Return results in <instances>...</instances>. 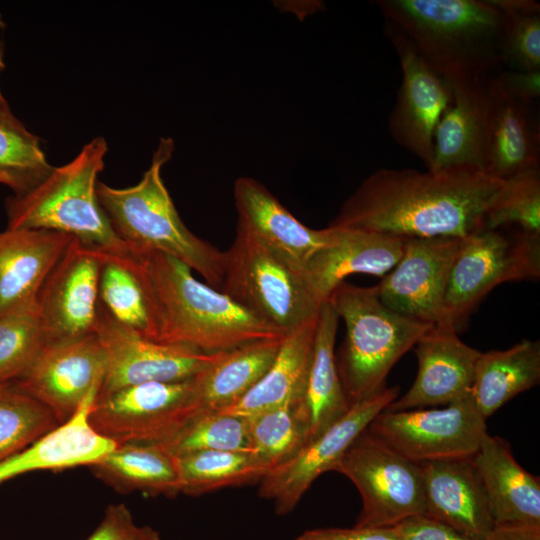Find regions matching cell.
I'll return each mask as SVG.
<instances>
[{"mask_svg": "<svg viewBox=\"0 0 540 540\" xmlns=\"http://www.w3.org/2000/svg\"><path fill=\"white\" fill-rule=\"evenodd\" d=\"M505 181L467 167L382 168L343 203L330 227L399 238H466L484 229Z\"/></svg>", "mask_w": 540, "mask_h": 540, "instance_id": "cell-1", "label": "cell"}, {"mask_svg": "<svg viewBox=\"0 0 540 540\" xmlns=\"http://www.w3.org/2000/svg\"><path fill=\"white\" fill-rule=\"evenodd\" d=\"M128 251L153 309L157 342L212 354L286 335L196 280L180 260L158 251Z\"/></svg>", "mask_w": 540, "mask_h": 540, "instance_id": "cell-2", "label": "cell"}, {"mask_svg": "<svg viewBox=\"0 0 540 540\" xmlns=\"http://www.w3.org/2000/svg\"><path fill=\"white\" fill-rule=\"evenodd\" d=\"M387 21L445 81L491 75L502 65L504 19L490 0H378Z\"/></svg>", "mask_w": 540, "mask_h": 540, "instance_id": "cell-3", "label": "cell"}, {"mask_svg": "<svg viewBox=\"0 0 540 540\" xmlns=\"http://www.w3.org/2000/svg\"><path fill=\"white\" fill-rule=\"evenodd\" d=\"M172 138H161L141 180L126 188L98 182L97 197L113 230L129 250L172 256L220 291L224 251L192 233L180 218L161 170L174 152Z\"/></svg>", "mask_w": 540, "mask_h": 540, "instance_id": "cell-4", "label": "cell"}, {"mask_svg": "<svg viewBox=\"0 0 540 540\" xmlns=\"http://www.w3.org/2000/svg\"><path fill=\"white\" fill-rule=\"evenodd\" d=\"M107 152L106 140L95 137L33 188L7 198V228L55 231L101 251L127 252L97 197Z\"/></svg>", "mask_w": 540, "mask_h": 540, "instance_id": "cell-5", "label": "cell"}, {"mask_svg": "<svg viewBox=\"0 0 540 540\" xmlns=\"http://www.w3.org/2000/svg\"><path fill=\"white\" fill-rule=\"evenodd\" d=\"M328 299L346 327L335 360L350 407L384 388L393 366L432 325L386 307L376 285L360 287L343 281Z\"/></svg>", "mask_w": 540, "mask_h": 540, "instance_id": "cell-6", "label": "cell"}, {"mask_svg": "<svg viewBox=\"0 0 540 540\" xmlns=\"http://www.w3.org/2000/svg\"><path fill=\"white\" fill-rule=\"evenodd\" d=\"M220 292L284 334L315 317L321 305L302 273L239 223L224 251Z\"/></svg>", "mask_w": 540, "mask_h": 540, "instance_id": "cell-7", "label": "cell"}, {"mask_svg": "<svg viewBox=\"0 0 540 540\" xmlns=\"http://www.w3.org/2000/svg\"><path fill=\"white\" fill-rule=\"evenodd\" d=\"M347 477L362 498L357 527H393L425 514L422 472L367 428L354 440L334 470Z\"/></svg>", "mask_w": 540, "mask_h": 540, "instance_id": "cell-8", "label": "cell"}, {"mask_svg": "<svg viewBox=\"0 0 540 540\" xmlns=\"http://www.w3.org/2000/svg\"><path fill=\"white\" fill-rule=\"evenodd\" d=\"M540 277V236L483 229L462 239L447 284L446 318L457 330L496 286Z\"/></svg>", "mask_w": 540, "mask_h": 540, "instance_id": "cell-9", "label": "cell"}, {"mask_svg": "<svg viewBox=\"0 0 540 540\" xmlns=\"http://www.w3.org/2000/svg\"><path fill=\"white\" fill-rule=\"evenodd\" d=\"M199 413L190 378L146 382L97 395L89 420L115 444H162Z\"/></svg>", "mask_w": 540, "mask_h": 540, "instance_id": "cell-10", "label": "cell"}, {"mask_svg": "<svg viewBox=\"0 0 540 540\" xmlns=\"http://www.w3.org/2000/svg\"><path fill=\"white\" fill-rule=\"evenodd\" d=\"M367 430L416 463L473 457L488 433L471 393L441 408L382 411Z\"/></svg>", "mask_w": 540, "mask_h": 540, "instance_id": "cell-11", "label": "cell"}, {"mask_svg": "<svg viewBox=\"0 0 540 540\" xmlns=\"http://www.w3.org/2000/svg\"><path fill=\"white\" fill-rule=\"evenodd\" d=\"M398 393V386H385L350 406L322 434L263 477L259 487L260 497L272 500L279 515L293 511L312 483L321 474L334 470L354 440L398 397Z\"/></svg>", "mask_w": 540, "mask_h": 540, "instance_id": "cell-12", "label": "cell"}, {"mask_svg": "<svg viewBox=\"0 0 540 540\" xmlns=\"http://www.w3.org/2000/svg\"><path fill=\"white\" fill-rule=\"evenodd\" d=\"M95 335L105 354V375L97 395L146 382L194 377L219 353L147 339L115 321L99 304Z\"/></svg>", "mask_w": 540, "mask_h": 540, "instance_id": "cell-13", "label": "cell"}, {"mask_svg": "<svg viewBox=\"0 0 540 540\" xmlns=\"http://www.w3.org/2000/svg\"><path fill=\"white\" fill-rule=\"evenodd\" d=\"M383 31L402 71L401 85L389 116V132L399 146L420 159L428 170L437 126L452 101L451 89L394 25L384 21Z\"/></svg>", "mask_w": 540, "mask_h": 540, "instance_id": "cell-14", "label": "cell"}, {"mask_svg": "<svg viewBox=\"0 0 540 540\" xmlns=\"http://www.w3.org/2000/svg\"><path fill=\"white\" fill-rule=\"evenodd\" d=\"M102 251L71 241L36 301L47 345L94 334L99 308Z\"/></svg>", "mask_w": 540, "mask_h": 540, "instance_id": "cell-15", "label": "cell"}, {"mask_svg": "<svg viewBox=\"0 0 540 540\" xmlns=\"http://www.w3.org/2000/svg\"><path fill=\"white\" fill-rule=\"evenodd\" d=\"M463 238H407L398 263L376 285L381 302L406 317L431 325L450 322L444 300ZM452 323V322H451Z\"/></svg>", "mask_w": 540, "mask_h": 540, "instance_id": "cell-16", "label": "cell"}, {"mask_svg": "<svg viewBox=\"0 0 540 540\" xmlns=\"http://www.w3.org/2000/svg\"><path fill=\"white\" fill-rule=\"evenodd\" d=\"M105 367V354L94 333L45 346L25 373L13 382L51 410L61 424L89 394L99 391Z\"/></svg>", "mask_w": 540, "mask_h": 540, "instance_id": "cell-17", "label": "cell"}, {"mask_svg": "<svg viewBox=\"0 0 540 540\" xmlns=\"http://www.w3.org/2000/svg\"><path fill=\"white\" fill-rule=\"evenodd\" d=\"M491 75L446 81L452 101L437 126L432 163L428 170L467 167L484 172L490 132L499 102Z\"/></svg>", "mask_w": 540, "mask_h": 540, "instance_id": "cell-18", "label": "cell"}, {"mask_svg": "<svg viewBox=\"0 0 540 540\" xmlns=\"http://www.w3.org/2000/svg\"><path fill=\"white\" fill-rule=\"evenodd\" d=\"M418 373L413 385L384 411L445 406L469 395L480 351L465 344L451 322L432 325L414 345Z\"/></svg>", "mask_w": 540, "mask_h": 540, "instance_id": "cell-19", "label": "cell"}, {"mask_svg": "<svg viewBox=\"0 0 540 540\" xmlns=\"http://www.w3.org/2000/svg\"><path fill=\"white\" fill-rule=\"evenodd\" d=\"M419 465L424 515L471 540H485L495 522L472 457L426 461Z\"/></svg>", "mask_w": 540, "mask_h": 540, "instance_id": "cell-20", "label": "cell"}, {"mask_svg": "<svg viewBox=\"0 0 540 540\" xmlns=\"http://www.w3.org/2000/svg\"><path fill=\"white\" fill-rule=\"evenodd\" d=\"M234 200L237 223L301 273L312 255L334 238L335 228L317 230L305 226L253 178L235 181Z\"/></svg>", "mask_w": 540, "mask_h": 540, "instance_id": "cell-21", "label": "cell"}, {"mask_svg": "<svg viewBox=\"0 0 540 540\" xmlns=\"http://www.w3.org/2000/svg\"><path fill=\"white\" fill-rule=\"evenodd\" d=\"M404 241L374 232L335 228L334 238L312 255L302 275L312 294L322 303L350 274L383 278L400 260Z\"/></svg>", "mask_w": 540, "mask_h": 540, "instance_id": "cell-22", "label": "cell"}, {"mask_svg": "<svg viewBox=\"0 0 540 540\" xmlns=\"http://www.w3.org/2000/svg\"><path fill=\"white\" fill-rule=\"evenodd\" d=\"M495 526L540 528V480L515 459L509 443L488 433L472 457Z\"/></svg>", "mask_w": 540, "mask_h": 540, "instance_id": "cell-23", "label": "cell"}, {"mask_svg": "<svg viewBox=\"0 0 540 540\" xmlns=\"http://www.w3.org/2000/svg\"><path fill=\"white\" fill-rule=\"evenodd\" d=\"M97 391L87 396L64 423L30 445L0 461V484L38 470H63L91 466L116 444L100 435L90 424L89 413Z\"/></svg>", "mask_w": 540, "mask_h": 540, "instance_id": "cell-24", "label": "cell"}, {"mask_svg": "<svg viewBox=\"0 0 540 540\" xmlns=\"http://www.w3.org/2000/svg\"><path fill=\"white\" fill-rule=\"evenodd\" d=\"M72 240L48 230L0 232V316L36 300Z\"/></svg>", "mask_w": 540, "mask_h": 540, "instance_id": "cell-25", "label": "cell"}, {"mask_svg": "<svg viewBox=\"0 0 540 540\" xmlns=\"http://www.w3.org/2000/svg\"><path fill=\"white\" fill-rule=\"evenodd\" d=\"M339 319L329 299L321 303L306 389L295 406L307 433V443L322 434L349 409L335 360Z\"/></svg>", "mask_w": 540, "mask_h": 540, "instance_id": "cell-26", "label": "cell"}, {"mask_svg": "<svg viewBox=\"0 0 540 540\" xmlns=\"http://www.w3.org/2000/svg\"><path fill=\"white\" fill-rule=\"evenodd\" d=\"M317 316L287 333L266 374L239 401L216 412L249 417L271 408L297 405L306 389Z\"/></svg>", "mask_w": 540, "mask_h": 540, "instance_id": "cell-27", "label": "cell"}, {"mask_svg": "<svg viewBox=\"0 0 540 540\" xmlns=\"http://www.w3.org/2000/svg\"><path fill=\"white\" fill-rule=\"evenodd\" d=\"M284 337L220 352L216 360L192 377L200 413L220 411L239 401L272 366Z\"/></svg>", "mask_w": 540, "mask_h": 540, "instance_id": "cell-28", "label": "cell"}, {"mask_svg": "<svg viewBox=\"0 0 540 540\" xmlns=\"http://www.w3.org/2000/svg\"><path fill=\"white\" fill-rule=\"evenodd\" d=\"M531 105L499 95L485 158L486 174L506 181L540 169V132Z\"/></svg>", "mask_w": 540, "mask_h": 540, "instance_id": "cell-29", "label": "cell"}, {"mask_svg": "<svg viewBox=\"0 0 540 540\" xmlns=\"http://www.w3.org/2000/svg\"><path fill=\"white\" fill-rule=\"evenodd\" d=\"M95 476L121 492L157 496L180 493L175 457L159 444L123 443L89 466Z\"/></svg>", "mask_w": 540, "mask_h": 540, "instance_id": "cell-30", "label": "cell"}, {"mask_svg": "<svg viewBox=\"0 0 540 540\" xmlns=\"http://www.w3.org/2000/svg\"><path fill=\"white\" fill-rule=\"evenodd\" d=\"M540 381V342L522 340L509 349L480 354L472 397L487 419L518 394Z\"/></svg>", "mask_w": 540, "mask_h": 540, "instance_id": "cell-31", "label": "cell"}, {"mask_svg": "<svg viewBox=\"0 0 540 540\" xmlns=\"http://www.w3.org/2000/svg\"><path fill=\"white\" fill-rule=\"evenodd\" d=\"M98 289L99 304L115 321L157 341L153 309L129 251H102Z\"/></svg>", "mask_w": 540, "mask_h": 540, "instance_id": "cell-32", "label": "cell"}, {"mask_svg": "<svg viewBox=\"0 0 540 540\" xmlns=\"http://www.w3.org/2000/svg\"><path fill=\"white\" fill-rule=\"evenodd\" d=\"M180 493L199 496L261 481L271 470L256 454L209 450L175 457Z\"/></svg>", "mask_w": 540, "mask_h": 540, "instance_id": "cell-33", "label": "cell"}, {"mask_svg": "<svg viewBox=\"0 0 540 540\" xmlns=\"http://www.w3.org/2000/svg\"><path fill=\"white\" fill-rule=\"evenodd\" d=\"M52 168L40 139L14 116L9 106L0 108V172L10 178L14 193L30 190Z\"/></svg>", "mask_w": 540, "mask_h": 540, "instance_id": "cell-34", "label": "cell"}, {"mask_svg": "<svg viewBox=\"0 0 540 540\" xmlns=\"http://www.w3.org/2000/svg\"><path fill=\"white\" fill-rule=\"evenodd\" d=\"M41 402L13 381L0 382V461L30 445L59 425Z\"/></svg>", "mask_w": 540, "mask_h": 540, "instance_id": "cell-35", "label": "cell"}, {"mask_svg": "<svg viewBox=\"0 0 540 540\" xmlns=\"http://www.w3.org/2000/svg\"><path fill=\"white\" fill-rule=\"evenodd\" d=\"M159 445L174 457L209 450L253 453L246 418L222 412L197 414Z\"/></svg>", "mask_w": 540, "mask_h": 540, "instance_id": "cell-36", "label": "cell"}, {"mask_svg": "<svg viewBox=\"0 0 540 540\" xmlns=\"http://www.w3.org/2000/svg\"><path fill=\"white\" fill-rule=\"evenodd\" d=\"M46 346L37 301L0 316V382L21 377Z\"/></svg>", "mask_w": 540, "mask_h": 540, "instance_id": "cell-37", "label": "cell"}, {"mask_svg": "<svg viewBox=\"0 0 540 540\" xmlns=\"http://www.w3.org/2000/svg\"><path fill=\"white\" fill-rule=\"evenodd\" d=\"M295 406L275 407L245 417L253 453L271 469L291 459L307 444V433Z\"/></svg>", "mask_w": 540, "mask_h": 540, "instance_id": "cell-38", "label": "cell"}, {"mask_svg": "<svg viewBox=\"0 0 540 540\" xmlns=\"http://www.w3.org/2000/svg\"><path fill=\"white\" fill-rule=\"evenodd\" d=\"M504 19L501 60L508 70H540V4L534 0H490Z\"/></svg>", "mask_w": 540, "mask_h": 540, "instance_id": "cell-39", "label": "cell"}, {"mask_svg": "<svg viewBox=\"0 0 540 540\" xmlns=\"http://www.w3.org/2000/svg\"><path fill=\"white\" fill-rule=\"evenodd\" d=\"M516 226L540 236V169L506 180L484 220V229Z\"/></svg>", "mask_w": 540, "mask_h": 540, "instance_id": "cell-40", "label": "cell"}, {"mask_svg": "<svg viewBox=\"0 0 540 540\" xmlns=\"http://www.w3.org/2000/svg\"><path fill=\"white\" fill-rule=\"evenodd\" d=\"M86 540H160V535L148 525H138L126 505L111 504Z\"/></svg>", "mask_w": 540, "mask_h": 540, "instance_id": "cell-41", "label": "cell"}, {"mask_svg": "<svg viewBox=\"0 0 540 540\" xmlns=\"http://www.w3.org/2000/svg\"><path fill=\"white\" fill-rule=\"evenodd\" d=\"M497 93L506 99L532 104L540 96V70H507L491 75Z\"/></svg>", "mask_w": 540, "mask_h": 540, "instance_id": "cell-42", "label": "cell"}, {"mask_svg": "<svg viewBox=\"0 0 540 540\" xmlns=\"http://www.w3.org/2000/svg\"><path fill=\"white\" fill-rule=\"evenodd\" d=\"M394 527L402 540H471L448 525L425 515L409 517Z\"/></svg>", "mask_w": 540, "mask_h": 540, "instance_id": "cell-43", "label": "cell"}, {"mask_svg": "<svg viewBox=\"0 0 540 540\" xmlns=\"http://www.w3.org/2000/svg\"><path fill=\"white\" fill-rule=\"evenodd\" d=\"M293 540H402L395 527L316 528Z\"/></svg>", "mask_w": 540, "mask_h": 540, "instance_id": "cell-44", "label": "cell"}, {"mask_svg": "<svg viewBox=\"0 0 540 540\" xmlns=\"http://www.w3.org/2000/svg\"><path fill=\"white\" fill-rule=\"evenodd\" d=\"M485 540H540V528L495 526Z\"/></svg>", "mask_w": 540, "mask_h": 540, "instance_id": "cell-45", "label": "cell"}, {"mask_svg": "<svg viewBox=\"0 0 540 540\" xmlns=\"http://www.w3.org/2000/svg\"><path fill=\"white\" fill-rule=\"evenodd\" d=\"M4 27V22L2 21V18L0 16V28ZM6 65L4 61V48L3 44L0 43V74L4 71ZM8 107V103L6 99L4 98L2 91L0 89V108Z\"/></svg>", "mask_w": 540, "mask_h": 540, "instance_id": "cell-46", "label": "cell"}, {"mask_svg": "<svg viewBox=\"0 0 540 540\" xmlns=\"http://www.w3.org/2000/svg\"><path fill=\"white\" fill-rule=\"evenodd\" d=\"M0 184L9 186L12 189V182L8 176L0 172Z\"/></svg>", "mask_w": 540, "mask_h": 540, "instance_id": "cell-47", "label": "cell"}]
</instances>
